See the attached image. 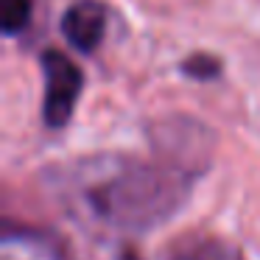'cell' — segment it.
Masks as SVG:
<instances>
[{
    "instance_id": "6da1fadb",
    "label": "cell",
    "mask_w": 260,
    "mask_h": 260,
    "mask_svg": "<svg viewBox=\"0 0 260 260\" xmlns=\"http://www.w3.org/2000/svg\"><path fill=\"white\" fill-rule=\"evenodd\" d=\"M196 176L165 159L101 154L73 162L59 179L70 215L107 232H143L162 226L187 202Z\"/></svg>"
},
{
    "instance_id": "ba28073f",
    "label": "cell",
    "mask_w": 260,
    "mask_h": 260,
    "mask_svg": "<svg viewBox=\"0 0 260 260\" xmlns=\"http://www.w3.org/2000/svg\"><path fill=\"white\" fill-rule=\"evenodd\" d=\"M115 260H143V257H140V252H135L132 246H123V249H118Z\"/></svg>"
},
{
    "instance_id": "5b68a950",
    "label": "cell",
    "mask_w": 260,
    "mask_h": 260,
    "mask_svg": "<svg viewBox=\"0 0 260 260\" xmlns=\"http://www.w3.org/2000/svg\"><path fill=\"white\" fill-rule=\"evenodd\" d=\"M162 260H232V249L215 235L187 232L165 246Z\"/></svg>"
},
{
    "instance_id": "52a82bcc",
    "label": "cell",
    "mask_w": 260,
    "mask_h": 260,
    "mask_svg": "<svg viewBox=\"0 0 260 260\" xmlns=\"http://www.w3.org/2000/svg\"><path fill=\"white\" fill-rule=\"evenodd\" d=\"M221 59L213 56V53H193L187 56L185 62L179 64V70L187 76V79H196V81H213L221 76Z\"/></svg>"
},
{
    "instance_id": "277c9868",
    "label": "cell",
    "mask_w": 260,
    "mask_h": 260,
    "mask_svg": "<svg viewBox=\"0 0 260 260\" xmlns=\"http://www.w3.org/2000/svg\"><path fill=\"white\" fill-rule=\"evenodd\" d=\"M62 37L81 53H92L107 34V6L101 0H73L59 20Z\"/></svg>"
},
{
    "instance_id": "7a4b0ae2",
    "label": "cell",
    "mask_w": 260,
    "mask_h": 260,
    "mask_svg": "<svg viewBox=\"0 0 260 260\" xmlns=\"http://www.w3.org/2000/svg\"><path fill=\"white\" fill-rule=\"evenodd\" d=\"M40 68L45 76L42 95V120L48 129H62L73 118V109L84 90V73L68 53L48 48L40 53Z\"/></svg>"
},
{
    "instance_id": "8992f818",
    "label": "cell",
    "mask_w": 260,
    "mask_h": 260,
    "mask_svg": "<svg viewBox=\"0 0 260 260\" xmlns=\"http://www.w3.org/2000/svg\"><path fill=\"white\" fill-rule=\"evenodd\" d=\"M31 23V0H0V28L14 37Z\"/></svg>"
},
{
    "instance_id": "3957f363",
    "label": "cell",
    "mask_w": 260,
    "mask_h": 260,
    "mask_svg": "<svg viewBox=\"0 0 260 260\" xmlns=\"http://www.w3.org/2000/svg\"><path fill=\"white\" fill-rule=\"evenodd\" d=\"M3 257L6 260H70L68 243L51 230L28 224H3Z\"/></svg>"
}]
</instances>
